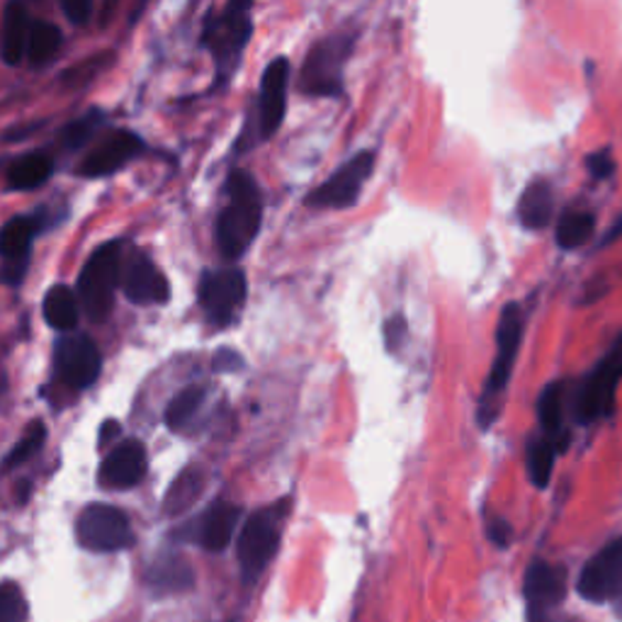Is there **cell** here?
<instances>
[{"mask_svg": "<svg viewBox=\"0 0 622 622\" xmlns=\"http://www.w3.org/2000/svg\"><path fill=\"white\" fill-rule=\"evenodd\" d=\"M62 10L74 25H83L93 13V3L90 0H62Z\"/></svg>", "mask_w": 622, "mask_h": 622, "instance_id": "8d00e7d4", "label": "cell"}, {"mask_svg": "<svg viewBox=\"0 0 622 622\" xmlns=\"http://www.w3.org/2000/svg\"><path fill=\"white\" fill-rule=\"evenodd\" d=\"M212 367L217 369V373H238V369L244 367V357L232 348H222L217 355H214Z\"/></svg>", "mask_w": 622, "mask_h": 622, "instance_id": "74e56055", "label": "cell"}, {"mask_svg": "<svg viewBox=\"0 0 622 622\" xmlns=\"http://www.w3.org/2000/svg\"><path fill=\"white\" fill-rule=\"evenodd\" d=\"M518 222L530 232H543L555 217V190L549 181H533L518 200Z\"/></svg>", "mask_w": 622, "mask_h": 622, "instance_id": "7402d4cb", "label": "cell"}, {"mask_svg": "<svg viewBox=\"0 0 622 622\" xmlns=\"http://www.w3.org/2000/svg\"><path fill=\"white\" fill-rule=\"evenodd\" d=\"M618 236H622V214H620V219L608 229V234H605V238H603V246L610 244V242H615Z\"/></svg>", "mask_w": 622, "mask_h": 622, "instance_id": "ab89813d", "label": "cell"}, {"mask_svg": "<svg viewBox=\"0 0 622 622\" xmlns=\"http://www.w3.org/2000/svg\"><path fill=\"white\" fill-rule=\"evenodd\" d=\"M523 343V311L521 304L508 302L501 309L496 326V357L492 363V373L486 377L484 394L480 401V426L486 430L496 421L501 411V397L508 389L513 375V365L518 361V351Z\"/></svg>", "mask_w": 622, "mask_h": 622, "instance_id": "3957f363", "label": "cell"}, {"mask_svg": "<svg viewBox=\"0 0 622 622\" xmlns=\"http://www.w3.org/2000/svg\"><path fill=\"white\" fill-rule=\"evenodd\" d=\"M254 32L250 20V3H226L222 8H212L202 28V46L210 50L217 66V83L224 86L236 71L242 54Z\"/></svg>", "mask_w": 622, "mask_h": 622, "instance_id": "7a4b0ae2", "label": "cell"}, {"mask_svg": "<svg viewBox=\"0 0 622 622\" xmlns=\"http://www.w3.org/2000/svg\"><path fill=\"white\" fill-rule=\"evenodd\" d=\"M202 489H205V480H202V474L197 470H185L171 484L169 494H165V501H163L165 516H181L183 511H187L200 498Z\"/></svg>", "mask_w": 622, "mask_h": 622, "instance_id": "83f0119b", "label": "cell"}, {"mask_svg": "<svg viewBox=\"0 0 622 622\" xmlns=\"http://www.w3.org/2000/svg\"><path fill=\"white\" fill-rule=\"evenodd\" d=\"M147 583L159 596L183 593L195 586V571L183 555H163L147 569Z\"/></svg>", "mask_w": 622, "mask_h": 622, "instance_id": "44dd1931", "label": "cell"}, {"mask_svg": "<svg viewBox=\"0 0 622 622\" xmlns=\"http://www.w3.org/2000/svg\"><path fill=\"white\" fill-rule=\"evenodd\" d=\"M197 299L214 326H229L246 302V275L236 268L205 270L200 278Z\"/></svg>", "mask_w": 622, "mask_h": 622, "instance_id": "8fae6325", "label": "cell"}, {"mask_svg": "<svg viewBox=\"0 0 622 622\" xmlns=\"http://www.w3.org/2000/svg\"><path fill=\"white\" fill-rule=\"evenodd\" d=\"M486 535L496 547L506 549L513 543V525L506 518H492L486 525Z\"/></svg>", "mask_w": 622, "mask_h": 622, "instance_id": "e575fe53", "label": "cell"}, {"mask_svg": "<svg viewBox=\"0 0 622 622\" xmlns=\"http://www.w3.org/2000/svg\"><path fill=\"white\" fill-rule=\"evenodd\" d=\"M147 470L149 460L141 440L127 438L122 442H115V448L105 454L98 482L105 489H131L147 476Z\"/></svg>", "mask_w": 622, "mask_h": 622, "instance_id": "ac0fdd59", "label": "cell"}, {"mask_svg": "<svg viewBox=\"0 0 622 622\" xmlns=\"http://www.w3.org/2000/svg\"><path fill=\"white\" fill-rule=\"evenodd\" d=\"M42 314L52 329L62 333H74V329L78 326L76 292H71V287L66 285L50 287L42 302Z\"/></svg>", "mask_w": 622, "mask_h": 622, "instance_id": "d4e9b609", "label": "cell"}, {"mask_svg": "<svg viewBox=\"0 0 622 622\" xmlns=\"http://www.w3.org/2000/svg\"><path fill=\"white\" fill-rule=\"evenodd\" d=\"M147 149V143L129 129H117L110 137H105L98 147H95L83 163L78 165V175L83 178H105L137 159V156Z\"/></svg>", "mask_w": 622, "mask_h": 622, "instance_id": "2e32d148", "label": "cell"}, {"mask_svg": "<svg viewBox=\"0 0 622 622\" xmlns=\"http://www.w3.org/2000/svg\"><path fill=\"white\" fill-rule=\"evenodd\" d=\"M62 46V30L50 20H34L30 30V44H28V58L34 64H46Z\"/></svg>", "mask_w": 622, "mask_h": 622, "instance_id": "f1b7e54d", "label": "cell"}, {"mask_svg": "<svg viewBox=\"0 0 622 622\" xmlns=\"http://www.w3.org/2000/svg\"><path fill=\"white\" fill-rule=\"evenodd\" d=\"M375 171V153L361 151L351 161H345L341 169L326 178L319 187L311 190L304 205L314 210H348L363 193V185Z\"/></svg>", "mask_w": 622, "mask_h": 622, "instance_id": "30bf717a", "label": "cell"}, {"mask_svg": "<svg viewBox=\"0 0 622 622\" xmlns=\"http://www.w3.org/2000/svg\"><path fill=\"white\" fill-rule=\"evenodd\" d=\"M622 382V333L610 351L598 361L573 392V418L579 426H591L613 416L618 387Z\"/></svg>", "mask_w": 622, "mask_h": 622, "instance_id": "277c9868", "label": "cell"}, {"mask_svg": "<svg viewBox=\"0 0 622 622\" xmlns=\"http://www.w3.org/2000/svg\"><path fill=\"white\" fill-rule=\"evenodd\" d=\"M577 591L589 603H613L622 618V535L586 561Z\"/></svg>", "mask_w": 622, "mask_h": 622, "instance_id": "9c48e42d", "label": "cell"}, {"mask_svg": "<svg viewBox=\"0 0 622 622\" xmlns=\"http://www.w3.org/2000/svg\"><path fill=\"white\" fill-rule=\"evenodd\" d=\"M569 577L567 567L553 565L545 559H533L523 579V596L528 603V618L559 613L561 603L567 601Z\"/></svg>", "mask_w": 622, "mask_h": 622, "instance_id": "4fadbf2b", "label": "cell"}, {"mask_svg": "<svg viewBox=\"0 0 622 622\" xmlns=\"http://www.w3.org/2000/svg\"><path fill=\"white\" fill-rule=\"evenodd\" d=\"M76 540L88 553H125L135 547L137 535L131 530L127 513L110 504H90L76 521Z\"/></svg>", "mask_w": 622, "mask_h": 622, "instance_id": "ba28073f", "label": "cell"}, {"mask_svg": "<svg viewBox=\"0 0 622 622\" xmlns=\"http://www.w3.org/2000/svg\"><path fill=\"white\" fill-rule=\"evenodd\" d=\"M56 373L71 389H88L103 369V355L86 333H64L56 341Z\"/></svg>", "mask_w": 622, "mask_h": 622, "instance_id": "7c38bea8", "label": "cell"}, {"mask_svg": "<svg viewBox=\"0 0 622 622\" xmlns=\"http://www.w3.org/2000/svg\"><path fill=\"white\" fill-rule=\"evenodd\" d=\"M30 30L32 22L28 8L18 0H10L3 10V58L8 66H18L28 54Z\"/></svg>", "mask_w": 622, "mask_h": 622, "instance_id": "603a6c76", "label": "cell"}, {"mask_svg": "<svg viewBox=\"0 0 622 622\" xmlns=\"http://www.w3.org/2000/svg\"><path fill=\"white\" fill-rule=\"evenodd\" d=\"M44 210L34 214H18L8 219L0 232V254H3V280L6 285H20L25 278L28 260L34 236L42 232Z\"/></svg>", "mask_w": 622, "mask_h": 622, "instance_id": "5bb4252c", "label": "cell"}, {"mask_svg": "<svg viewBox=\"0 0 622 622\" xmlns=\"http://www.w3.org/2000/svg\"><path fill=\"white\" fill-rule=\"evenodd\" d=\"M54 173V159L44 151H32L8 165V187L10 190H37L50 181Z\"/></svg>", "mask_w": 622, "mask_h": 622, "instance_id": "cb8c5ba5", "label": "cell"}, {"mask_svg": "<svg viewBox=\"0 0 622 622\" xmlns=\"http://www.w3.org/2000/svg\"><path fill=\"white\" fill-rule=\"evenodd\" d=\"M262 222V197L248 171H232L226 181V202L214 224V238L222 258L238 260L256 242Z\"/></svg>", "mask_w": 622, "mask_h": 622, "instance_id": "6da1fadb", "label": "cell"}, {"mask_svg": "<svg viewBox=\"0 0 622 622\" xmlns=\"http://www.w3.org/2000/svg\"><path fill=\"white\" fill-rule=\"evenodd\" d=\"M122 244L107 242L90 254L78 275V299L90 321L112 314L117 285H122Z\"/></svg>", "mask_w": 622, "mask_h": 622, "instance_id": "5b68a950", "label": "cell"}, {"mask_svg": "<svg viewBox=\"0 0 622 622\" xmlns=\"http://www.w3.org/2000/svg\"><path fill=\"white\" fill-rule=\"evenodd\" d=\"M103 125V112L100 110H88L86 115H81L74 122H68L62 129V143L68 151L83 149L86 143L95 137V131Z\"/></svg>", "mask_w": 622, "mask_h": 622, "instance_id": "4dcf8cb0", "label": "cell"}, {"mask_svg": "<svg viewBox=\"0 0 622 622\" xmlns=\"http://www.w3.org/2000/svg\"><path fill=\"white\" fill-rule=\"evenodd\" d=\"M122 290L135 304H165L171 299L169 278L141 250H135L125 262Z\"/></svg>", "mask_w": 622, "mask_h": 622, "instance_id": "e0dca14e", "label": "cell"}, {"mask_svg": "<svg viewBox=\"0 0 622 622\" xmlns=\"http://www.w3.org/2000/svg\"><path fill=\"white\" fill-rule=\"evenodd\" d=\"M205 397H207L205 387H185L181 394H175L163 416L165 426H169L171 430H183L190 421H193L195 414L202 409Z\"/></svg>", "mask_w": 622, "mask_h": 622, "instance_id": "f546056e", "label": "cell"}, {"mask_svg": "<svg viewBox=\"0 0 622 622\" xmlns=\"http://www.w3.org/2000/svg\"><path fill=\"white\" fill-rule=\"evenodd\" d=\"M565 399H567V382L557 379L540 392L537 397V423L543 428V436L565 452L569 446V430L565 428Z\"/></svg>", "mask_w": 622, "mask_h": 622, "instance_id": "ffe728a7", "label": "cell"}, {"mask_svg": "<svg viewBox=\"0 0 622 622\" xmlns=\"http://www.w3.org/2000/svg\"><path fill=\"white\" fill-rule=\"evenodd\" d=\"M117 436H119V423L117 421H105L103 428H100V438H98V446H110V442L115 440L117 442Z\"/></svg>", "mask_w": 622, "mask_h": 622, "instance_id": "f35d334b", "label": "cell"}, {"mask_svg": "<svg viewBox=\"0 0 622 622\" xmlns=\"http://www.w3.org/2000/svg\"><path fill=\"white\" fill-rule=\"evenodd\" d=\"M285 516L287 506L278 504L256 511L242 525V533H238L236 540V559L246 583L256 581L268 569L272 557L278 555Z\"/></svg>", "mask_w": 622, "mask_h": 622, "instance_id": "8992f818", "label": "cell"}, {"mask_svg": "<svg viewBox=\"0 0 622 622\" xmlns=\"http://www.w3.org/2000/svg\"><path fill=\"white\" fill-rule=\"evenodd\" d=\"M44 440H46V428H44V423H42V421H32L30 428L25 430V436H22V438L15 442V448L6 454V462H3V464L8 467V470H13V467L32 460L34 454H37V452L42 450Z\"/></svg>", "mask_w": 622, "mask_h": 622, "instance_id": "1f68e13d", "label": "cell"}, {"mask_svg": "<svg viewBox=\"0 0 622 622\" xmlns=\"http://www.w3.org/2000/svg\"><path fill=\"white\" fill-rule=\"evenodd\" d=\"M287 86H290V62L272 58L262 71L258 90V141L270 139L280 129L287 110Z\"/></svg>", "mask_w": 622, "mask_h": 622, "instance_id": "9a60e30c", "label": "cell"}, {"mask_svg": "<svg viewBox=\"0 0 622 622\" xmlns=\"http://www.w3.org/2000/svg\"><path fill=\"white\" fill-rule=\"evenodd\" d=\"M557 446L549 438L530 436L528 446H525V467H528V476L535 489H547L553 482L555 460H557Z\"/></svg>", "mask_w": 622, "mask_h": 622, "instance_id": "484cf974", "label": "cell"}, {"mask_svg": "<svg viewBox=\"0 0 622 622\" xmlns=\"http://www.w3.org/2000/svg\"><path fill=\"white\" fill-rule=\"evenodd\" d=\"M30 605L25 593L15 581H3L0 586V622H28Z\"/></svg>", "mask_w": 622, "mask_h": 622, "instance_id": "d6a6232c", "label": "cell"}, {"mask_svg": "<svg viewBox=\"0 0 622 622\" xmlns=\"http://www.w3.org/2000/svg\"><path fill=\"white\" fill-rule=\"evenodd\" d=\"M238 521H242V506L217 501L193 525V540L207 553H224L234 540Z\"/></svg>", "mask_w": 622, "mask_h": 622, "instance_id": "d6986e66", "label": "cell"}, {"mask_svg": "<svg viewBox=\"0 0 622 622\" xmlns=\"http://www.w3.org/2000/svg\"><path fill=\"white\" fill-rule=\"evenodd\" d=\"M404 336H406V319L401 314L387 319V324H385V345H387V351L397 353Z\"/></svg>", "mask_w": 622, "mask_h": 622, "instance_id": "d590c367", "label": "cell"}, {"mask_svg": "<svg viewBox=\"0 0 622 622\" xmlns=\"http://www.w3.org/2000/svg\"><path fill=\"white\" fill-rule=\"evenodd\" d=\"M353 34H331L311 46L302 74H299V90L311 98H339L343 95V71L353 54Z\"/></svg>", "mask_w": 622, "mask_h": 622, "instance_id": "52a82bcc", "label": "cell"}, {"mask_svg": "<svg viewBox=\"0 0 622 622\" xmlns=\"http://www.w3.org/2000/svg\"><path fill=\"white\" fill-rule=\"evenodd\" d=\"M586 169H589L593 181H608V178L615 173L613 151L601 149V151L589 153V156H586Z\"/></svg>", "mask_w": 622, "mask_h": 622, "instance_id": "836d02e7", "label": "cell"}, {"mask_svg": "<svg viewBox=\"0 0 622 622\" xmlns=\"http://www.w3.org/2000/svg\"><path fill=\"white\" fill-rule=\"evenodd\" d=\"M596 234V217L591 212L583 210H567L557 219L555 238L561 250H573L586 246Z\"/></svg>", "mask_w": 622, "mask_h": 622, "instance_id": "4316f807", "label": "cell"}]
</instances>
